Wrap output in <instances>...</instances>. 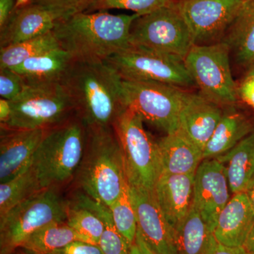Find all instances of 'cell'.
<instances>
[{
  "label": "cell",
  "instance_id": "obj_1",
  "mask_svg": "<svg viewBox=\"0 0 254 254\" xmlns=\"http://www.w3.org/2000/svg\"><path fill=\"white\" fill-rule=\"evenodd\" d=\"M138 16L106 11L76 13L60 21L53 33L74 61L105 62L130 46L131 25Z\"/></svg>",
  "mask_w": 254,
  "mask_h": 254
},
{
  "label": "cell",
  "instance_id": "obj_2",
  "mask_svg": "<svg viewBox=\"0 0 254 254\" xmlns=\"http://www.w3.org/2000/svg\"><path fill=\"white\" fill-rule=\"evenodd\" d=\"M63 84L88 127H113L127 109L123 78L105 62L75 61Z\"/></svg>",
  "mask_w": 254,
  "mask_h": 254
},
{
  "label": "cell",
  "instance_id": "obj_3",
  "mask_svg": "<svg viewBox=\"0 0 254 254\" xmlns=\"http://www.w3.org/2000/svg\"><path fill=\"white\" fill-rule=\"evenodd\" d=\"M77 172L83 193L108 208L118 199L128 182L113 127H87L84 155Z\"/></svg>",
  "mask_w": 254,
  "mask_h": 254
},
{
  "label": "cell",
  "instance_id": "obj_4",
  "mask_svg": "<svg viewBox=\"0 0 254 254\" xmlns=\"http://www.w3.org/2000/svg\"><path fill=\"white\" fill-rule=\"evenodd\" d=\"M86 138V125L77 115L48 130L31 161L42 188H57L76 175Z\"/></svg>",
  "mask_w": 254,
  "mask_h": 254
},
{
  "label": "cell",
  "instance_id": "obj_5",
  "mask_svg": "<svg viewBox=\"0 0 254 254\" xmlns=\"http://www.w3.org/2000/svg\"><path fill=\"white\" fill-rule=\"evenodd\" d=\"M143 118L127 108L114 124L123 152L128 186L154 190L162 174L158 141L145 129Z\"/></svg>",
  "mask_w": 254,
  "mask_h": 254
},
{
  "label": "cell",
  "instance_id": "obj_6",
  "mask_svg": "<svg viewBox=\"0 0 254 254\" xmlns=\"http://www.w3.org/2000/svg\"><path fill=\"white\" fill-rule=\"evenodd\" d=\"M68 201L56 188L40 190L0 216L1 254L18 250L33 232L54 222L66 221Z\"/></svg>",
  "mask_w": 254,
  "mask_h": 254
},
{
  "label": "cell",
  "instance_id": "obj_7",
  "mask_svg": "<svg viewBox=\"0 0 254 254\" xmlns=\"http://www.w3.org/2000/svg\"><path fill=\"white\" fill-rule=\"evenodd\" d=\"M11 102V118L1 128H50L77 115L73 100L63 83L28 86Z\"/></svg>",
  "mask_w": 254,
  "mask_h": 254
},
{
  "label": "cell",
  "instance_id": "obj_8",
  "mask_svg": "<svg viewBox=\"0 0 254 254\" xmlns=\"http://www.w3.org/2000/svg\"><path fill=\"white\" fill-rule=\"evenodd\" d=\"M230 52L224 42L194 45L185 59L189 73L200 94L222 107H232L238 100L232 77Z\"/></svg>",
  "mask_w": 254,
  "mask_h": 254
},
{
  "label": "cell",
  "instance_id": "obj_9",
  "mask_svg": "<svg viewBox=\"0 0 254 254\" xmlns=\"http://www.w3.org/2000/svg\"><path fill=\"white\" fill-rule=\"evenodd\" d=\"M128 42L135 48L184 60L194 46L186 21L174 1L153 12L138 16L132 23Z\"/></svg>",
  "mask_w": 254,
  "mask_h": 254
},
{
  "label": "cell",
  "instance_id": "obj_10",
  "mask_svg": "<svg viewBox=\"0 0 254 254\" xmlns=\"http://www.w3.org/2000/svg\"><path fill=\"white\" fill-rule=\"evenodd\" d=\"M189 91L153 81L123 79L124 103L167 134L176 133L182 105Z\"/></svg>",
  "mask_w": 254,
  "mask_h": 254
},
{
  "label": "cell",
  "instance_id": "obj_11",
  "mask_svg": "<svg viewBox=\"0 0 254 254\" xmlns=\"http://www.w3.org/2000/svg\"><path fill=\"white\" fill-rule=\"evenodd\" d=\"M105 63L123 80L158 82L184 89L195 86L185 60L173 55L130 46Z\"/></svg>",
  "mask_w": 254,
  "mask_h": 254
},
{
  "label": "cell",
  "instance_id": "obj_12",
  "mask_svg": "<svg viewBox=\"0 0 254 254\" xmlns=\"http://www.w3.org/2000/svg\"><path fill=\"white\" fill-rule=\"evenodd\" d=\"M175 6L186 21L194 45L221 42L245 0H182Z\"/></svg>",
  "mask_w": 254,
  "mask_h": 254
},
{
  "label": "cell",
  "instance_id": "obj_13",
  "mask_svg": "<svg viewBox=\"0 0 254 254\" xmlns=\"http://www.w3.org/2000/svg\"><path fill=\"white\" fill-rule=\"evenodd\" d=\"M230 192L224 165L217 158L203 160L195 174L193 205L212 232Z\"/></svg>",
  "mask_w": 254,
  "mask_h": 254
},
{
  "label": "cell",
  "instance_id": "obj_14",
  "mask_svg": "<svg viewBox=\"0 0 254 254\" xmlns=\"http://www.w3.org/2000/svg\"><path fill=\"white\" fill-rule=\"evenodd\" d=\"M138 230L156 254H177L174 229L165 218L154 190L129 187Z\"/></svg>",
  "mask_w": 254,
  "mask_h": 254
},
{
  "label": "cell",
  "instance_id": "obj_15",
  "mask_svg": "<svg viewBox=\"0 0 254 254\" xmlns=\"http://www.w3.org/2000/svg\"><path fill=\"white\" fill-rule=\"evenodd\" d=\"M73 14L66 10L33 3L14 10L0 29V48L50 33L60 21Z\"/></svg>",
  "mask_w": 254,
  "mask_h": 254
},
{
  "label": "cell",
  "instance_id": "obj_16",
  "mask_svg": "<svg viewBox=\"0 0 254 254\" xmlns=\"http://www.w3.org/2000/svg\"><path fill=\"white\" fill-rule=\"evenodd\" d=\"M223 113L220 105L202 94L189 91L180 112L177 131L203 151Z\"/></svg>",
  "mask_w": 254,
  "mask_h": 254
},
{
  "label": "cell",
  "instance_id": "obj_17",
  "mask_svg": "<svg viewBox=\"0 0 254 254\" xmlns=\"http://www.w3.org/2000/svg\"><path fill=\"white\" fill-rule=\"evenodd\" d=\"M48 129L1 128L0 184L17 176L31 163L33 155Z\"/></svg>",
  "mask_w": 254,
  "mask_h": 254
},
{
  "label": "cell",
  "instance_id": "obj_18",
  "mask_svg": "<svg viewBox=\"0 0 254 254\" xmlns=\"http://www.w3.org/2000/svg\"><path fill=\"white\" fill-rule=\"evenodd\" d=\"M194 177L193 174L162 173L155 185L158 204L174 230L186 218L193 205Z\"/></svg>",
  "mask_w": 254,
  "mask_h": 254
},
{
  "label": "cell",
  "instance_id": "obj_19",
  "mask_svg": "<svg viewBox=\"0 0 254 254\" xmlns=\"http://www.w3.org/2000/svg\"><path fill=\"white\" fill-rule=\"evenodd\" d=\"M254 225L253 209L245 192H241L234 194L222 209L213 233L222 245L243 247Z\"/></svg>",
  "mask_w": 254,
  "mask_h": 254
},
{
  "label": "cell",
  "instance_id": "obj_20",
  "mask_svg": "<svg viewBox=\"0 0 254 254\" xmlns=\"http://www.w3.org/2000/svg\"><path fill=\"white\" fill-rule=\"evenodd\" d=\"M74 60L68 52L55 48L26 60L12 68L28 86L63 83Z\"/></svg>",
  "mask_w": 254,
  "mask_h": 254
},
{
  "label": "cell",
  "instance_id": "obj_21",
  "mask_svg": "<svg viewBox=\"0 0 254 254\" xmlns=\"http://www.w3.org/2000/svg\"><path fill=\"white\" fill-rule=\"evenodd\" d=\"M162 173L195 175L203 161V151L179 131L158 141Z\"/></svg>",
  "mask_w": 254,
  "mask_h": 254
},
{
  "label": "cell",
  "instance_id": "obj_22",
  "mask_svg": "<svg viewBox=\"0 0 254 254\" xmlns=\"http://www.w3.org/2000/svg\"><path fill=\"white\" fill-rule=\"evenodd\" d=\"M222 42L237 64L250 69L254 64V0H245Z\"/></svg>",
  "mask_w": 254,
  "mask_h": 254
},
{
  "label": "cell",
  "instance_id": "obj_23",
  "mask_svg": "<svg viewBox=\"0 0 254 254\" xmlns=\"http://www.w3.org/2000/svg\"><path fill=\"white\" fill-rule=\"evenodd\" d=\"M254 131L253 125L244 114L232 108L224 112L203 150V160L216 158L225 154Z\"/></svg>",
  "mask_w": 254,
  "mask_h": 254
},
{
  "label": "cell",
  "instance_id": "obj_24",
  "mask_svg": "<svg viewBox=\"0 0 254 254\" xmlns=\"http://www.w3.org/2000/svg\"><path fill=\"white\" fill-rule=\"evenodd\" d=\"M216 158L225 167L232 194L245 192L254 179V131Z\"/></svg>",
  "mask_w": 254,
  "mask_h": 254
},
{
  "label": "cell",
  "instance_id": "obj_25",
  "mask_svg": "<svg viewBox=\"0 0 254 254\" xmlns=\"http://www.w3.org/2000/svg\"><path fill=\"white\" fill-rule=\"evenodd\" d=\"M174 232L177 254H205L214 237L193 205Z\"/></svg>",
  "mask_w": 254,
  "mask_h": 254
},
{
  "label": "cell",
  "instance_id": "obj_26",
  "mask_svg": "<svg viewBox=\"0 0 254 254\" xmlns=\"http://www.w3.org/2000/svg\"><path fill=\"white\" fill-rule=\"evenodd\" d=\"M83 237L66 221L54 222L33 232L18 250L29 254H51Z\"/></svg>",
  "mask_w": 254,
  "mask_h": 254
},
{
  "label": "cell",
  "instance_id": "obj_27",
  "mask_svg": "<svg viewBox=\"0 0 254 254\" xmlns=\"http://www.w3.org/2000/svg\"><path fill=\"white\" fill-rule=\"evenodd\" d=\"M43 190L31 162L17 176L0 184V216Z\"/></svg>",
  "mask_w": 254,
  "mask_h": 254
},
{
  "label": "cell",
  "instance_id": "obj_28",
  "mask_svg": "<svg viewBox=\"0 0 254 254\" xmlns=\"http://www.w3.org/2000/svg\"><path fill=\"white\" fill-rule=\"evenodd\" d=\"M73 201L91 209L103 219L105 229L98 246L103 254H128L130 245L115 226L108 207L93 200L83 192L76 195Z\"/></svg>",
  "mask_w": 254,
  "mask_h": 254
},
{
  "label": "cell",
  "instance_id": "obj_29",
  "mask_svg": "<svg viewBox=\"0 0 254 254\" xmlns=\"http://www.w3.org/2000/svg\"><path fill=\"white\" fill-rule=\"evenodd\" d=\"M59 48L53 31L16 43L0 48V68H14L33 57Z\"/></svg>",
  "mask_w": 254,
  "mask_h": 254
},
{
  "label": "cell",
  "instance_id": "obj_30",
  "mask_svg": "<svg viewBox=\"0 0 254 254\" xmlns=\"http://www.w3.org/2000/svg\"><path fill=\"white\" fill-rule=\"evenodd\" d=\"M66 222L68 226L83 237L85 242L98 245L104 231L105 223L91 209L73 200L68 201Z\"/></svg>",
  "mask_w": 254,
  "mask_h": 254
},
{
  "label": "cell",
  "instance_id": "obj_31",
  "mask_svg": "<svg viewBox=\"0 0 254 254\" xmlns=\"http://www.w3.org/2000/svg\"><path fill=\"white\" fill-rule=\"evenodd\" d=\"M109 208L115 226L128 244L132 245L136 239L138 225L136 211L130 197L128 185Z\"/></svg>",
  "mask_w": 254,
  "mask_h": 254
},
{
  "label": "cell",
  "instance_id": "obj_32",
  "mask_svg": "<svg viewBox=\"0 0 254 254\" xmlns=\"http://www.w3.org/2000/svg\"><path fill=\"white\" fill-rule=\"evenodd\" d=\"M174 0H99L87 12L125 9L143 16L171 4Z\"/></svg>",
  "mask_w": 254,
  "mask_h": 254
},
{
  "label": "cell",
  "instance_id": "obj_33",
  "mask_svg": "<svg viewBox=\"0 0 254 254\" xmlns=\"http://www.w3.org/2000/svg\"><path fill=\"white\" fill-rule=\"evenodd\" d=\"M28 86L22 77L12 68H0V96L12 101L17 98Z\"/></svg>",
  "mask_w": 254,
  "mask_h": 254
},
{
  "label": "cell",
  "instance_id": "obj_34",
  "mask_svg": "<svg viewBox=\"0 0 254 254\" xmlns=\"http://www.w3.org/2000/svg\"><path fill=\"white\" fill-rule=\"evenodd\" d=\"M99 0H33L31 3L66 10L74 14L87 12Z\"/></svg>",
  "mask_w": 254,
  "mask_h": 254
},
{
  "label": "cell",
  "instance_id": "obj_35",
  "mask_svg": "<svg viewBox=\"0 0 254 254\" xmlns=\"http://www.w3.org/2000/svg\"><path fill=\"white\" fill-rule=\"evenodd\" d=\"M51 254H103L98 245L83 241H74Z\"/></svg>",
  "mask_w": 254,
  "mask_h": 254
},
{
  "label": "cell",
  "instance_id": "obj_36",
  "mask_svg": "<svg viewBox=\"0 0 254 254\" xmlns=\"http://www.w3.org/2000/svg\"><path fill=\"white\" fill-rule=\"evenodd\" d=\"M237 91L241 99L254 109V75L247 74Z\"/></svg>",
  "mask_w": 254,
  "mask_h": 254
},
{
  "label": "cell",
  "instance_id": "obj_37",
  "mask_svg": "<svg viewBox=\"0 0 254 254\" xmlns=\"http://www.w3.org/2000/svg\"><path fill=\"white\" fill-rule=\"evenodd\" d=\"M205 254H250L245 247H230L222 245L215 240V237Z\"/></svg>",
  "mask_w": 254,
  "mask_h": 254
},
{
  "label": "cell",
  "instance_id": "obj_38",
  "mask_svg": "<svg viewBox=\"0 0 254 254\" xmlns=\"http://www.w3.org/2000/svg\"><path fill=\"white\" fill-rule=\"evenodd\" d=\"M128 254H156L145 242L139 230H137L134 242L130 245Z\"/></svg>",
  "mask_w": 254,
  "mask_h": 254
},
{
  "label": "cell",
  "instance_id": "obj_39",
  "mask_svg": "<svg viewBox=\"0 0 254 254\" xmlns=\"http://www.w3.org/2000/svg\"><path fill=\"white\" fill-rule=\"evenodd\" d=\"M16 0H0V29L4 27L14 11Z\"/></svg>",
  "mask_w": 254,
  "mask_h": 254
},
{
  "label": "cell",
  "instance_id": "obj_40",
  "mask_svg": "<svg viewBox=\"0 0 254 254\" xmlns=\"http://www.w3.org/2000/svg\"><path fill=\"white\" fill-rule=\"evenodd\" d=\"M12 113V105L9 100L0 99V123L5 125L9 121Z\"/></svg>",
  "mask_w": 254,
  "mask_h": 254
},
{
  "label": "cell",
  "instance_id": "obj_41",
  "mask_svg": "<svg viewBox=\"0 0 254 254\" xmlns=\"http://www.w3.org/2000/svg\"><path fill=\"white\" fill-rule=\"evenodd\" d=\"M246 250L250 254H254V225L251 230L250 235L243 246Z\"/></svg>",
  "mask_w": 254,
  "mask_h": 254
},
{
  "label": "cell",
  "instance_id": "obj_42",
  "mask_svg": "<svg viewBox=\"0 0 254 254\" xmlns=\"http://www.w3.org/2000/svg\"><path fill=\"white\" fill-rule=\"evenodd\" d=\"M245 192L248 197V199L250 200V204L254 212V179L251 182Z\"/></svg>",
  "mask_w": 254,
  "mask_h": 254
},
{
  "label": "cell",
  "instance_id": "obj_43",
  "mask_svg": "<svg viewBox=\"0 0 254 254\" xmlns=\"http://www.w3.org/2000/svg\"><path fill=\"white\" fill-rule=\"evenodd\" d=\"M33 0H16V4H15L14 10L20 9L26 5L29 4Z\"/></svg>",
  "mask_w": 254,
  "mask_h": 254
},
{
  "label": "cell",
  "instance_id": "obj_44",
  "mask_svg": "<svg viewBox=\"0 0 254 254\" xmlns=\"http://www.w3.org/2000/svg\"><path fill=\"white\" fill-rule=\"evenodd\" d=\"M247 74L254 75V64L253 66L248 70V73H247Z\"/></svg>",
  "mask_w": 254,
  "mask_h": 254
},
{
  "label": "cell",
  "instance_id": "obj_45",
  "mask_svg": "<svg viewBox=\"0 0 254 254\" xmlns=\"http://www.w3.org/2000/svg\"><path fill=\"white\" fill-rule=\"evenodd\" d=\"M12 254H29L28 253H26V252H23V251L20 250L19 252H16V251H15L14 252H13Z\"/></svg>",
  "mask_w": 254,
  "mask_h": 254
},
{
  "label": "cell",
  "instance_id": "obj_46",
  "mask_svg": "<svg viewBox=\"0 0 254 254\" xmlns=\"http://www.w3.org/2000/svg\"><path fill=\"white\" fill-rule=\"evenodd\" d=\"M174 1H182V0H174Z\"/></svg>",
  "mask_w": 254,
  "mask_h": 254
},
{
  "label": "cell",
  "instance_id": "obj_47",
  "mask_svg": "<svg viewBox=\"0 0 254 254\" xmlns=\"http://www.w3.org/2000/svg\"><path fill=\"white\" fill-rule=\"evenodd\" d=\"M11 254H12V253H11Z\"/></svg>",
  "mask_w": 254,
  "mask_h": 254
}]
</instances>
